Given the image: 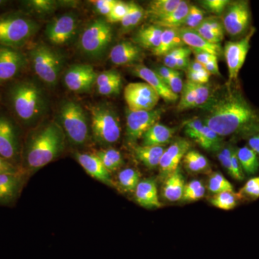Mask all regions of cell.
<instances>
[{"mask_svg":"<svg viewBox=\"0 0 259 259\" xmlns=\"http://www.w3.org/2000/svg\"><path fill=\"white\" fill-rule=\"evenodd\" d=\"M219 95H212L204 105V125L221 137L248 139L259 135V111L231 83Z\"/></svg>","mask_w":259,"mask_h":259,"instance_id":"obj_1","label":"cell"},{"mask_svg":"<svg viewBox=\"0 0 259 259\" xmlns=\"http://www.w3.org/2000/svg\"><path fill=\"white\" fill-rule=\"evenodd\" d=\"M65 134L59 124L51 122L32 135L25 146V166L36 171L57 158L64 148Z\"/></svg>","mask_w":259,"mask_h":259,"instance_id":"obj_2","label":"cell"},{"mask_svg":"<svg viewBox=\"0 0 259 259\" xmlns=\"http://www.w3.org/2000/svg\"><path fill=\"white\" fill-rule=\"evenodd\" d=\"M8 98L15 117L25 124L36 120L45 107L41 89L30 80L15 81L8 89Z\"/></svg>","mask_w":259,"mask_h":259,"instance_id":"obj_3","label":"cell"},{"mask_svg":"<svg viewBox=\"0 0 259 259\" xmlns=\"http://www.w3.org/2000/svg\"><path fill=\"white\" fill-rule=\"evenodd\" d=\"M38 25L20 13L0 15V47L18 49L36 33Z\"/></svg>","mask_w":259,"mask_h":259,"instance_id":"obj_4","label":"cell"},{"mask_svg":"<svg viewBox=\"0 0 259 259\" xmlns=\"http://www.w3.org/2000/svg\"><path fill=\"white\" fill-rule=\"evenodd\" d=\"M91 127L94 139L102 145L117 142L121 135L118 116L109 105L99 104L90 107Z\"/></svg>","mask_w":259,"mask_h":259,"instance_id":"obj_5","label":"cell"},{"mask_svg":"<svg viewBox=\"0 0 259 259\" xmlns=\"http://www.w3.org/2000/svg\"><path fill=\"white\" fill-rule=\"evenodd\" d=\"M59 122L65 136L72 144L82 145L89 138V122L82 107L77 102L66 100L62 102L59 114Z\"/></svg>","mask_w":259,"mask_h":259,"instance_id":"obj_6","label":"cell"},{"mask_svg":"<svg viewBox=\"0 0 259 259\" xmlns=\"http://www.w3.org/2000/svg\"><path fill=\"white\" fill-rule=\"evenodd\" d=\"M32 69L48 86L57 83L63 67L62 56L57 51L46 45L32 48L29 54Z\"/></svg>","mask_w":259,"mask_h":259,"instance_id":"obj_7","label":"cell"},{"mask_svg":"<svg viewBox=\"0 0 259 259\" xmlns=\"http://www.w3.org/2000/svg\"><path fill=\"white\" fill-rule=\"evenodd\" d=\"M112 39L110 23L103 19H96L83 29L79 37V47L85 55L97 59L103 55Z\"/></svg>","mask_w":259,"mask_h":259,"instance_id":"obj_8","label":"cell"},{"mask_svg":"<svg viewBox=\"0 0 259 259\" xmlns=\"http://www.w3.org/2000/svg\"><path fill=\"white\" fill-rule=\"evenodd\" d=\"M222 23L224 30L232 37L246 35L251 21L249 3L245 0L230 2L223 13Z\"/></svg>","mask_w":259,"mask_h":259,"instance_id":"obj_9","label":"cell"},{"mask_svg":"<svg viewBox=\"0 0 259 259\" xmlns=\"http://www.w3.org/2000/svg\"><path fill=\"white\" fill-rule=\"evenodd\" d=\"M255 32L251 28L246 35L236 41L227 42L224 47V56L228 70V83L238 79L240 71L244 64L250 47V40Z\"/></svg>","mask_w":259,"mask_h":259,"instance_id":"obj_10","label":"cell"},{"mask_svg":"<svg viewBox=\"0 0 259 259\" xmlns=\"http://www.w3.org/2000/svg\"><path fill=\"white\" fill-rule=\"evenodd\" d=\"M124 98L131 111H148L155 109L161 97L147 83L133 82L124 89Z\"/></svg>","mask_w":259,"mask_h":259,"instance_id":"obj_11","label":"cell"},{"mask_svg":"<svg viewBox=\"0 0 259 259\" xmlns=\"http://www.w3.org/2000/svg\"><path fill=\"white\" fill-rule=\"evenodd\" d=\"M163 111L162 109H153L148 111H126V137L131 144L142 139L150 127L157 123Z\"/></svg>","mask_w":259,"mask_h":259,"instance_id":"obj_12","label":"cell"},{"mask_svg":"<svg viewBox=\"0 0 259 259\" xmlns=\"http://www.w3.org/2000/svg\"><path fill=\"white\" fill-rule=\"evenodd\" d=\"M77 27V17L74 13H66L48 24L45 34L53 45L64 46L72 40Z\"/></svg>","mask_w":259,"mask_h":259,"instance_id":"obj_13","label":"cell"},{"mask_svg":"<svg viewBox=\"0 0 259 259\" xmlns=\"http://www.w3.org/2000/svg\"><path fill=\"white\" fill-rule=\"evenodd\" d=\"M212 90L209 83H194L186 80L180 93L177 110L181 112L203 107L212 97Z\"/></svg>","mask_w":259,"mask_h":259,"instance_id":"obj_14","label":"cell"},{"mask_svg":"<svg viewBox=\"0 0 259 259\" xmlns=\"http://www.w3.org/2000/svg\"><path fill=\"white\" fill-rule=\"evenodd\" d=\"M20 153L18 131L14 122L0 115V157L15 165Z\"/></svg>","mask_w":259,"mask_h":259,"instance_id":"obj_15","label":"cell"},{"mask_svg":"<svg viewBox=\"0 0 259 259\" xmlns=\"http://www.w3.org/2000/svg\"><path fill=\"white\" fill-rule=\"evenodd\" d=\"M97 74L91 65H73L66 71L64 83L74 93H87L95 84Z\"/></svg>","mask_w":259,"mask_h":259,"instance_id":"obj_16","label":"cell"},{"mask_svg":"<svg viewBox=\"0 0 259 259\" xmlns=\"http://www.w3.org/2000/svg\"><path fill=\"white\" fill-rule=\"evenodd\" d=\"M190 147V142L187 140L179 139L165 149L158 166L160 180L164 182L178 169L181 161Z\"/></svg>","mask_w":259,"mask_h":259,"instance_id":"obj_17","label":"cell"},{"mask_svg":"<svg viewBox=\"0 0 259 259\" xmlns=\"http://www.w3.org/2000/svg\"><path fill=\"white\" fill-rule=\"evenodd\" d=\"M26 64V56L19 49L0 47V83L16 77Z\"/></svg>","mask_w":259,"mask_h":259,"instance_id":"obj_18","label":"cell"},{"mask_svg":"<svg viewBox=\"0 0 259 259\" xmlns=\"http://www.w3.org/2000/svg\"><path fill=\"white\" fill-rule=\"evenodd\" d=\"M131 72L138 77L144 80L156 90L160 97L166 102H175L179 100L178 95L172 93L165 81L158 76L157 73L143 64H135Z\"/></svg>","mask_w":259,"mask_h":259,"instance_id":"obj_19","label":"cell"},{"mask_svg":"<svg viewBox=\"0 0 259 259\" xmlns=\"http://www.w3.org/2000/svg\"><path fill=\"white\" fill-rule=\"evenodd\" d=\"M75 158L89 175L109 187L115 186L110 176V171L104 166L102 161L95 153L90 154L76 153L75 154Z\"/></svg>","mask_w":259,"mask_h":259,"instance_id":"obj_20","label":"cell"},{"mask_svg":"<svg viewBox=\"0 0 259 259\" xmlns=\"http://www.w3.org/2000/svg\"><path fill=\"white\" fill-rule=\"evenodd\" d=\"M144 55L143 49L134 42L122 41L112 48L110 59L112 64L127 65L139 62Z\"/></svg>","mask_w":259,"mask_h":259,"instance_id":"obj_21","label":"cell"},{"mask_svg":"<svg viewBox=\"0 0 259 259\" xmlns=\"http://www.w3.org/2000/svg\"><path fill=\"white\" fill-rule=\"evenodd\" d=\"M137 203L145 208H159L161 207L158 199L157 187L153 179L141 180L134 192Z\"/></svg>","mask_w":259,"mask_h":259,"instance_id":"obj_22","label":"cell"},{"mask_svg":"<svg viewBox=\"0 0 259 259\" xmlns=\"http://www.w3.org/2000/svg\"><path fill=\"white\" fill-rule=\"evenodd\" d=\"M179 33L184 44L191 49L207 51L218 57L222 54V48L221 45L212 44L207 41L194 29L183 27L179 28Z\"/></svg>","mask_w":259,"mask_h":259,"instance_id":"obj_23","label":"cell"},{"mask_svg":"<svg viewBox=\"0 0 259 259\" xmlns=\"http://www.w3.org/2000/svg\"><path fill=\"white\" fill-rule=\"evenodd\" d=\"M21 185L20 172L0 174V204L13 202L16 198Z\"/></svg>","mask_w":259,"mask_h":259,"instance_id":"obj_24","label":"cell"},{"mask_svg":"<svg viewBox=\"0 0 259 259\" xmlns=\"http://www.w3.org/2000/svg\"><path fill=\"white\" fill-rule=\"evenodd\" d=\"M176 131V127H168L157 122L143 136L142 146H164L171 141Z\"/></svg>","mask_w":259,"mask_h":259,"instance_id":"obj_25","label":"cell"},{"mask_svg":"<svg viewBox=\"0 0 259 259\" xmlns=\"http://www.w3.org/2000/svg\"><path fill=\"white\" fill-rule=\"evenodd\" d=\"M163 30L164 28L153 24L145 25L136 32L134 42L141 49L154 50L159 45Z\"/></svg>","mask_w":259,"mask_h":259,"instance_id":"obj_26","label":"cell"},{"mask_svg":"<svg viewBox=\"0 0 259 259\" xmlns=\"http://www.w3.org/2000/svg\"><path fill=\"white\" fill-rule=\"evenodd\" d=\"M163 182V195L166 200L177 202L182 199L185 183L180 168Z\"/></svg>","mask_w":259,"mask_h":259,"instance_id":"obj_27","label":"cell"},{"mask_svg":"<svg viewBox=\"0 0 259 259\" xmlns=\"http://www.w3.org/2000/svg\"><path fill=\"white\" fill-rule=\"evenodd\" d=\"M165 149L164 146H138L134 148V153L143 164L153 169L159 166Z\"/></svg>","mask_w":259,"mask_h":259,"instance_id":"obj_28","label":"cell"},{"mask_svg":"<svg viewBox=\"0 0 259 259\" xmlns=\"http://www.w3.org/2000/svg\"><path fill=\"white\" fill-rule=\"evenodd\" d=\"M185 46L179 33V28H164L159 45L152 52L153 55L164 56L173 49Z\"/></svg>","mask_w":259,"mask_h":259,"instance_id":"obj_29","label":"cell"},{"mask_svg":"<svg viewBox=\"0 0 259 259\" xmlns=\"http://www.w3.org/2000/svg\"><path fill=\"white\" fill-rule=\"evenodd\" d=\"M190 5L188 2L181 1L180 5L177 7L176 10L167 15L166 18L153 22L152 24L163 28H182L185 19L188 14Z\"/></svg>","mask_w":259,"mask_h":259,"instance_id":"obj_30","label":"cell"},{"mask_svg":"<svg viewBox=\"0 0 259 259\" xmlns=\"http://www.w3.org/2000/svg\"><path fill=\"white\" fill-rule=\"evenodd\" d=\"M182 0H154L148 4L146 14L149 17L151 23L166 18L167 15L177 9Z\"/></svg>","mask_w":259,"mask_h":259,"instance_id":"obj_31","label":"cell"},{"mask_svg":"<svg viewBox=\"0 0 259 259\" xmlns=\"http://www.w3.org/2000/svg\"><path fill=\"white\" fill-rule=\"evenodd\" d=\"M237 157L243 173L247 175H253L258 172L259 169V157L248 146L237 148Z\"/></svg>","mask_w":259,"mask_h":259,"instance_id":"obj_32","label":"cell"},{"mask_svg":"<svg viewBox=\"0 0 259 259\" xmlns=\"http://www.w3.org/2000/svg\"><path fill=\"white\" fill-rule=\"evenodd\" d=\"M195 141L207 151H218L222 148V137L206 125Z\"/></svg>","mask_w":259,"mask_h":259,"instance_id":"obj_33","label":"cell"},{"mask_svg":"<svg viewBox=\"0 0 259 259\" xmlns=\"http://www.w3.org/2000/svg\"><path fill=\"white\" fill-rule=\"evenodd\" d=\"M186 168L192 173H204L209 168L208 160L200 153L190 150L183 158Z\"/></svg>","mask_w":259,"mask_h":259,"instance_id":"obj_34","label":"cell"},{"mask_svg":"<svg viewBox=\"0 0 259 259\" xmlns=\"http://www.w3.org/2000/svg\"><path fill=\"white\" fill-rule=\"evenodd\" d=\"M140 182L141 173L135 168H125L117 175V183L124 192H134Z\"/></svg>","mask_w":259,"mask_h":259,"instance_id":"obj_35","label":"cell"},{"mask_svg":"<svg viewBox=\"0 0 259 259\" xmlns=\"http://www.w3.org/2000/svg\"><path fill=\"white\" fill-rule=\"evenodd\" d=\"M95 154L98 156L104 166L109 171H113L120 168L123 163V158L120 151L113 148L97 151Z\"/></svg>","mask_w":259,"mask_h":259,"instance_id":"obj_36","label":"cell"},{"mask_svg":"<svg viewBox=\"0 0 259 259\" xmlns=\"http://www.w3.org/2000/svg\"><path fill=\"white\" fill-rule=\"evenodd\" d=\"M146 12L144 8L135 3H129V10L125 18L120 22L122 29L125 31L136 28L144 18Z\"/></svg>","mask_w":259,"mask_h":259,"instance_id":"obj_37","label":"cell"},{"mask_svg":"<svg viewBox=\"0 0 259 259\" xmlns=\"http://www.w3.org/2000/svg\"><path fill=\"white\" fill-rule=\"evenodd\" d=\"M239 195L233 191H227L214 194L210 199L211 204L217 208L223 210H231L238 205L240 200Z\"/></svg>","mask_w":259,"mask_h":259,"instance_id":"obj_38","label":"cell"},{"mask_svg":"<svg viewBox=\"0 0 259 259\" xmlns=\"http://www.w3.org/2000/svg\"><path fill=\"white\" fill-rule=\"evenodd\" d=\"M205 194V187L199 180H192L185 184L182 200L185 202H194L203 198Z\"/></svg>","mask_w":259,"mask_h":259,"instance_id":"obj_39","label":"cell"},{"mask_svg":"<svg viewBox=\"0 0 259 259\" xmlns=\"http://www.w3.org/2000/svg\"><path fill=\"white\" fill-rule=\"evenodd\" d=\"M208 190L209 192L215 194L227 191H233V186L222 174L214 172L209 177Z\"/></svg>","mask_w":259,"mask_h":259,"instance_id":"obj_40","label":"cell"},{"mask_svg":"<svg viewBox=\"0 0 259 259\" xmlns=\"http://www.w3.org/2000/svg\"><path fill=\"white\" fill-rule=\"evenodd\" d=\"M205 11L195 5H191L188 14L184 21V28L196 29L205 18ZM182 27V28H183Z\"/></svg>","mask_w":259,"mask_h":259,"instance_id":"obj_41","label":"cell"},{"mask_svg":"<svg viewBox=\"0 0 259 259\" xmlns=\"http://www.w3.org/2000/svg\"><path fill=\"white\" fill-rule=\"evenodd\" d=\"M240 198L256 200L259 198V176L250 178L238 193Z\"/></svg>","mask_w":259,"mask_h":259,"instance_id":"obj_42","label":"cell"},{"mask_svg":"<svg viewBox=\"0 0 259 259\" xmlns=\"http://www.w3.org/2000/svg\"><path fill=\"white\" fill-rule=\"evenodd\" d=\"M25 5L32 11L41 14H47L56 9L57 3L51 0H30L25 2Z\"/></svg>","mask_w":259,"mask_h":259,"instance_id":"obj_43","label":"cell"},{"mask_svg":"<svg viewBox=\"0 0 259 259\" xmlns=\"http://www.w3.org/2000/svg\"><path fill=\"white\" fill-rule=\"evenodd\" d=\"M192 54L190 48L187 46L176 48L163 56V64L166 67L175 69V64L180 58L185 55H191Z\"/></svg>","mask_w":259,"mask_h":259,"instance_id":"obj_44","label":"cell"},{"mask_svg":"<svg viewBox=\"0 0 259 259\" xmlns=\"http://www.w3.org/2000/svg\"><path fill=\"white\" fill-rule=\"evenodd\" d=\"M129 10V3L122 1H116L111 13L107 17L109 23H120L125 18Z\"/></svg>","mask_w":259,"mask_h":259,"instance_id":"obj_45","label":"cell"},{"mask_svg":"<svg viewBox=\"0 0 259 259\" xmlns=\"http://www.w3.org/2000/svg\"><path fill=\"white\" fill-rule=\"evenodd\" d=\"M229 0H204L200 2L204 9L217 15H223L230 3Z\"/></svg>","mask_w":259,"mask_h":259,"instance_id":"obj_46","label":"cell"},{"mask_svg":"<svg viewBox=\"0 0 259 259\" xmlns=\"http://www.w3.org/2000/svg\"><path fill=\"white\" fill-rule=\"evenodd\" d=\"M204 126V121L199 118H194L187 121L185 123V132L188 137L194 139L198 137Z\"/></svg>","mask_w":259,"mask_h":259,"instance_id":"obj_47","label":"cell"},{"mask_svg":"<svg viewBox=\"0 0 259 259\" xmlns=\"http://www.w3.org/2000/svg\"><path fill=\"white\" fill-rule=\"evenodd\" d=\"M120 79H122V76L117 70H107V71H102L100 74H97L95 84H96L97 88H98V87L107 84L112 81Z\"/></svg>","mask_w":259,"mask_h":259,"instance_id":"obj_48","label":"cell"},{"mask_svg":"<svg viewBox=\"0 0 259 259\" xmlns=\"http://www.w3.org/2000/svg\"><path fill=\"white\" fill-rule=\"evenodd\" d=\"M202 23L205 26L208 27L216 35L223 40L225 30L221 19H219L218 17H208V18H204Z\"/></svg>","mask_w":259,"mask_h":259,"instance_id":"obj_49","label":"cell"},{"mask_svg":"<svg viewBox=\"0 0 259 259\" xmlns=\"http://www.w3.org/2000/svg\"><path fill=\"white\" fill-rule=\"evenodd\" d=\"M235 148L229 146L221 148L218 153V158L223 168L226 170L228 175H231V157Z\"/></svg>","mask_w":259,"mask_h":259,"instance_id":"obj_50","label":"cell"},{"mask_svg":"<svg viewBox=\"0 0 259 259\" xmlns=\"http://www.w3.org/2000/svg\"><path fill=\"white\" fill-rule=\"evenodd\" d=\"M122 88V79L102 85L97 88V92L102 96H111V95H118Z\"/></svg>","mask_w":259,"mask_h":259,"instance_id":"obj_51","label":"cell"},{"mask_svg":"<svg viewBox=\"0 0 259 259\" xmlns=\"http://www.w3.org/2000/svg\"><path fill=\"white\" fill-rule=\"evenodd\" d=\"M199 35H201L204 39H205L207 41L211 42L212 44H217L220 45L223 39L221 38L218 35H216L211 29L208 27L205 26L203 24L201 23L200 25L197 27V28L194 29Z\"/></svg>","mask_w":259,"mask_h":259,"instance_id":"obj_52","label":"cell"},{"mask_svg":"<svg viewBox=\"0 0 259 259\" xmlns=\"http://www.w3.org/2000/svg\"><path fill=\"white\" fill-rule=\"evenodd\" d=\"M185 71L187 80L188 81L198 83H208L209 82L211 75L207 72L206 69L199 71V72H194L190 70H186Z\"/></svg>","mask_w":259,"mask_h":259,"instance_id":"obj_53","label":"cell"},{"mask_svg":"<svg viewBox=\"0 0 259 259\" xmlns=\"http://www.w3.org/2000/svg\"><path fill=\"white\" fill-rule=\"evenodd\" d=\"M116 0H97L94 2L95 9L98 14L107 17L111 13Z\"/></svg>","mask_w":259,"mask_h":259,"instance_id":"obj_54","label":"cell"},{"mask_svg":"<svg viewBox=\"0 0 259 259\" xmlns=\"http://www.w3.org/2000/svg\"><path fill=\"white\" fill-rule=\"evenodd\" d=\"M231 176L238 181H243L244 180V173L237 157L236 149L235 148L233 151L231 157Z\"/></svg>","mask_w":259,"mask_h":259,"instance_id":"obj_55","label":"cell"},{"mask_svg":"<svg viewBox=\"0 0 259 259\" xmlns=\"http://www.w3.org/2000/svg\"><path fill=\"white\" fill-rule=\"evenodd\" d=\"M166 84L171 90L172 93L176 94L177 95L180 94L182 88H183L184 81L180 71L177 74L174 75L171 79L167 81Z\"/></svg>","mask_w":259,"mask_h":259,"instance_id":"obj_56","label":"cell"},{"mask_svg":"<svg viewBox=\"0 0 259 259\" xmlns=\"http://www.w3.org/2000/svg\"><path fill=\"white\" fill-rule=\"evenodd\" d=\"M192 50V54H194V58H195V61L199 62V64L205 65L212 60L214 58L218 57V56L213 55L212 54L207 52V51L196 50V49H191Z\"/></svg>","mask_w":259,"mask_h":259,"instance_id":"obj_57","label":"cell"},{"mask_svg":"<svg viewBox=\"0 0 259 259\" xmlns=\"http://www.w3.org/2000/svg\"><path fill=\"white\" fill-rule=\"evenodd\" d=\"M154 71L157 73L158 76H159L166 83L168 80L171 79L174 75L179 72V71H177V70L170 69V68L166 67V66H158L157 69L154 70Z\"/></svg>","mask_w":259,"mask_h":259,"instance_id":"obj_58","label":"cell"},{"mask_svg":"<svg viewBox=\"0 0 259 259\" xmlns=\"http://www.w3.org/2000/svg\"><path fill=\"white\" fill-rule=\"evenodd\" d=\"M18 172H20V170L16 165L0 157V174L18 173Z\"/></svg>","mask_w":259,"mask_h":259,"instance_id":"obj_59","label":"cell"},{"mask_svg":"<svg viewBox=\"0 0 259 259\" xmlns=\"http://www.w3.org/2000/svg\"><path fill=\"white\" fill-rule=\"evenodd\" d=\"M204 69L207 70V72L210 75H215L219 76L221 75L219 71V66H218V57L214 58L212 60L209 61L207 64L204 65Z\"/></svg>","mask_w":259,"mask_h":259,"instance_id":"obj_60","label":"cell"},{"mask_svg":"<svg viewBox=\"0 0 259 259\" xmlns=\"http://www.w3.org/2000/svg\"><path fill=\"white\" fill-rule=\"evenodd\" d=\"M190 55L182 56L177 60L175 66V70H177V71H182V70L186 71V69L189 66V64H190Z\"/></svg>","mask_w":259,"mask_h":259,"instance_id":"obj_61","label":"cell"},{"mask_svg":"<svg viewBox=\"0 0 259 259\" xmlns=\"http://www.w3.org/2000/svg\"><path fill=\"white\" fill-rule=\"evenodd\" d=\"M248 146L259 156V135L252 136L248 139Z\"/></svg>","mask_w":259,"mask_h":259,"instance_id":"obj_62","label":"cell"}]
</instances>
